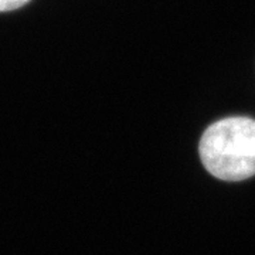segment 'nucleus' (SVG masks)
<instances>
[{"instance_id": "f257e3e1", "label": "nucleus", "mask_w": 255, "mask_h": 255, "mask_svg": "<svg viewBox=\"0 0 255 255\" xmlns=\"http://www.w3.org/2000/svg\"><path fill=\"white\" fill-rule=\"evenodd\" d=\"M199 153L210 174L224 182H241L255 174V121L230 117L210 125Z\"/></svg>"}, {"instance_id": "f03ea898", "label": "nucleus", "mask_w": 255, "mask_h": 255, "mask_svg": "<svg viewBox=\"0 0 255 255\" xmlns=\"http://www.w3.org/2000/svg\"><path fill=\"white\" fill-rule=\"evenodd\" d=\"M30 0H0V11H10L23 7Z\"/></svg>"}]
</instances>
